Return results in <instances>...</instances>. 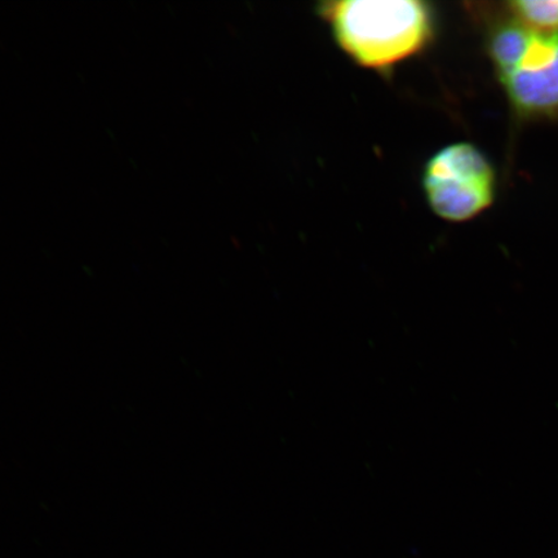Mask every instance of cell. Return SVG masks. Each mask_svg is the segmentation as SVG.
I'll use <instances>...</instances> for the list:
<instances>
[{
  "label": "cell",
  "instance_id": "obj_1",
  "mask_svg": "<svg viewBox=\"0 0 558 558\" xmlns=\"http://www.w3.org/2000/svg\"><path fill=\"white\" fill-rule=\"evenodd\" d=\"M335 41L355 64L387 72L430 44L434 11L418 0H347L319 4Z\"/></svg>",
  "mask_w": 558,
  "mask_h": 558
},
{
  "label": "cell",
  "instance_id": "obj_2",
  "mask_svg": "<svg viewBox=\"0 0 558 558\" xmlns=\"http://www.w3.org/2000/svg\"><path fill=\"white\" fill-rule=\"evenodd\" d=\"M488 53L509 101L522 116L558 114V32L514 21L497 27Z\"/></svg>",
  "mask_w": 558,
  "mask_h": 558
},
{
  "label": "cell",
  "instance_id": "obj_3",
  "mask_svg": "<svg viewBox=\"0 0 558 558\" xmlns=\"http://www.w3.org/2000/svg\"><path fill=\"white\" fill-rule=\"evenodd\" d=\"M495 186L492 163L469 143L445 146L424 167L425 198L438 218L451 222L483 214L493 204Z\"/></svg>",
  "mask_w": 558,
  "mask_h": 558
},
{
  "label": "cell",
  "instance_id": "obj_4",
  "mask_svg": "<svg viewBox=\"0 0 558 558\" xmlns=\"http://www.w3.org/2000/svg\"><path fill=\"white\" fill-rule=\"evenodd\" d=\"M509 5L519 23L530 29L558 32V0H518Z\"/></svg>",
  "mask_w": 558,
  "mask_h": 558
}]
</instances>
